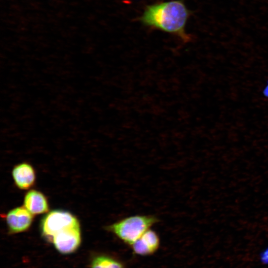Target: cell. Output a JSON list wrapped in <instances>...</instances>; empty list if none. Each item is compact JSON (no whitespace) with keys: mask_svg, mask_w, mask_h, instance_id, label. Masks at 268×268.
<instances>
[{"mask_svg":"<svg viewBox=\"0 0 268 268\" xmlns=\"http://www.w3.org/2000/svg\"><path fill=\"white\" fill-rule=\"evenodd\" d=\"M260 263L265 266H268V246L262 250L259 255Z\"/></svg>","mask_w":268,"mask_h":268,"instance_id":"30bf717a","label":"cell"},{"mask_svg":"<svg viewBox=\"0 0 268 268\" xmlns=\"http://www.w3.org/2000/svg\"><path fill=\"white\" fill-rule=\"evenodd\" d=\"M264 94L265 95V96L268 97V84L267 86V87H266V88H265V90L264 91Z\"/></svg>","mask_w":268,"mask_h":268,"instance_id":"8fae6325","label":"cell"},{"mask_svg":"<svg viewBox=\"0 0 268 268\" xmlns=\"http://www.w3.org/2000/svg\"><path fill=\"white\" fill-rule=\"evenodd\" d=\"M188 12L179 1L165 2L150 6L145 11L142 20L145 24L165 31L177 32L183 29Z\"/></svg>","mask_w":268,"mask_h":268,"instance_id":"6da1fadb","label":"cell"},{"mask_svg":"<svg viewBox=\"0 0 268 268\" xmlns=\"http://www.w3.org/2000/svg\"><path fill=\"white\" fill-rule=\"evenodd\" d=\"M12 176L16 186L21 190L31 188L36 179L34 168L27 163H22L14 166L12 171Z\"/></svg>","mask_w":268,"mask_h":268,"instance_id":"52a82bcc","label":"cell"},{"mask_svg":"<svg viewBox=\"0 0 268 268\" xmlns=\"http://www.w3.org/2000/svg\"><path fill=\"white\" fill-rule=\"evenodd\" d=\"M160 244L158 234L156 231L149 229L130 247L134 254L148 256L154 254L158 250Z\"/></svg>","mask_w":268,"mask_h":268,"instance_id":"8992f818","label":"cell"},{"mask_svg":"<svg viewBox=\"0 0 268 268\" xmlns=\"http://www.w3.org/2000/svg\"><path fill=\"white\" fill-rule=\"evenodd\" d=\"M80 225L77 218L70 212L63 210L48 212L42 219L40 230L42 235L48 242L57 233L71 226Z\"/></svg>","mask_w":268,"mask_h":268,"instance_id":"3957f363","label":"cell"},{"mask_svg":"<svg viewBox=\"0 0 268 268\" xmlns=\"http://www.w3.org/2000/svg\"><path fill=\"white\" fill-rule=\"evenodd\" d=\"M90 268H126L119 259L106 254L95 257L92 260Z\"/></svg>","mask_w":268,"mask_h":268,"instance_id":"9c48e42d","label":"cell"},{"mask_svg":"<svg viewBox=\"0 0 268 268\" xmlns=\"http://www.w3.org/2000/svg\"><path fill=\"white\" fill-rule=\"evenodd\" d=\"M81 240L80 225L67 228L55 235L50 242L62 254L74 252L79 247Z\"/></svg>","mask_w":268,"mask_h":268,"instance_id":"277c9868","label":"cell"},{"mask_svg":"<svg viewBox=\"0 0 268 268\" xmlns=\"http://www.w3.org/2000/svg\"><path fill=\"white\" fill-rule=\"evenodd\" d=\"M33 215L24 206L15 207L7 212L6 223L10 233L24 232L30 227Z\"/></svg>","mask_w":268,"mask_h":268,"instance_id":"5b68a950","label":"cell"},{"mask_svg":"<svg viewBox=\"0 0 268 268\" xmlns=\"http://www.w3.org/2000/svg\"><path fill=\"white\" fill-rule=\"evenodd\" d=\"M158 222V218L155 215L137 214L123 218L108 225L106 229L131 246Z\"/></svg>","mask_w":268,"mask_h":268,"instance_id":"7a4b0ae2","label":"cell"},{"mask_svg":"<svg viewBox=\"0 0 268 268\" xmlns=\"http://www.w3.org/2000/svg\"><path fill=\"white\" fill-rule=\"evenodd\" d=\"M24 206L33 215L44 213L49 210L47 198L41 192L35 190L26 193L24 198Z\"/></svg>","mask_w":268,"mask_h":268,"instance_id":"ba28073f","label":"cell"}]
</instances>
